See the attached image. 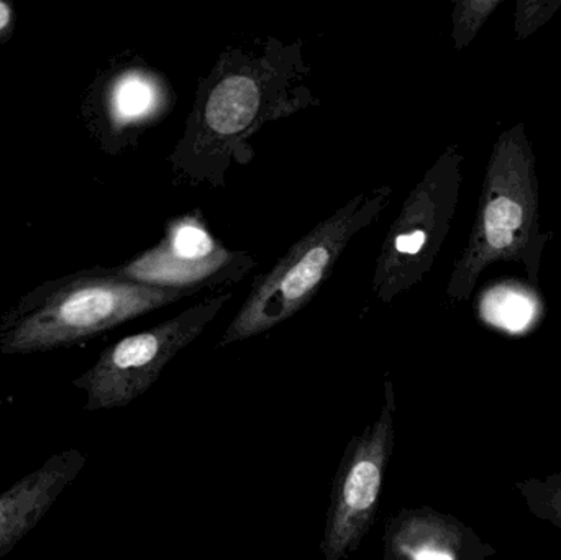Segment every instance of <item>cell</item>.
I'll use <instances>...</instances> for the list:
<instances>
[{
	"label": "cell",
	"mask_w": 561,
	"mask_h": 560,
	"mask_svg": "<svg viewBox=\"0 0 561 560\" xmlns=\"http://www.w3.org/2000/svg\"><path fill=\"white\" fill-rule=\"evenodd\" d=\"M394 391L391 381L386 380L385 404L378 420L353 437L333 479L325 532L320 542L325 560L348 558L375 525L394 447Z\"/></svg>",
	"instance_id": "obj_7"
},
{
	"label": "cell",
	"mask_w": 561,
	"mask_h": 560,
	"mask_svg": "<svg viewBox=\"0 0 561 560\" xmlns=\"http://www.w3.org/2000/svg\"><path fill=\"white\" fill-rule=\"evenodd\" d=\"M501 3L503 0H460V2L454 3L451 38H454L457 52H463L467 46L471 45L474 36L483 28L484 23Z\"/></svg>",
	"instance_id": "obj_13"
},
{
	"label": "cell",
	"mask_w": 561,
	"mask_h": 560,
	"mask_svg": "<svg viewBox=\"0 0 561 560\" xmlns=\"http://www.w3.org/2000/svg\"><path fill=\"white\" fill-rule=\"evenodd\" d=\"M385 558L392 560H488L494 549L454 516L428 506L402 510L386 525Z\"/></svg>",
	"instance_id": "obj_9"
},
{
	"label": "cell",
	"mask_w": 561,
	"mask_h": 560,
	"mask_svg": "<svg viewBox=\"0 0 561 560\" xmlns=\"http://www.w3.org/2000/svg\"><path fill=\"white\" fill-rule=\"evenodd\" d=\"M300 46L270 38L260 49L220 53L199 81L183 137L170 155L181 181L224 186L232 163H249L250 140L268 122L319 102L307 88L310 68Z\"/></svg>",
	"instance_id": "obj_1"
},
{
	"label": "cell",
	"mask_w": 561,
	"mask_h": 560,
	"mask_svg": "<svg viewBox=\"0 0 561 560\" xmlns=\"http://www.w3.org/2000/svg\"><path fill=\"white\" fill-rule=\"evenodd\" d=\"M170 91L161 76L148 68H127L108 82L105 114L114 130L144 127L164 115Z\"/></svg>",
	"instance_id": "obj_11"
},
{
	"label": "cell",
	"mask_w": 561,
	"mask_h": 560,
	"mask_svg": "<svg viewBox=\"0 0 561 560\" xmlns=\"http://www.w3.org/2000/svg\"><path fill=\"white\" fill-rule=\"evenodd\" d=\"M561 9V0H519L514 15V36L527 39Z\"/></svg>",
	"instance_id": "obj_14"
},
{
	"label": "cell",
	"mask_w": 561,
	"mask_h": 560,
	"mask_svg": "<svg viewBox=\"0 0 561 560\" xmlns=\"http://www.w3.org/2000/svg\"><path fill=\"white\" fill-rule=\"evenodd\" d=\"M463 163L460 148L450 145L402 204L373 272L371 289L378 301L391 305L431 273L457 213Z\"/></svg>",
	"instance_id": "obj_5"
},
{
	"label": "cell",
	"mask_w": 561,
	"mask_h": 560,
	"mask_svg": "<svg viewBox=\"0 0 561 560\" xmlns=\"http://www.w3.org/2000/svg\"><path fill=\"white\" fill-rule=\"evenodd\" d=\"M385 560H392V559L385 558Z\"/></svg>",
	"instance_id": "obj_16"
},
{
	"label": "cell",
	"mask_w": 561,
	"mask_h": 560,
	"mask_svg": "<svg viewBox=\"0 0 561 560\" xmlns=\"http://www.w3.org/2000/svg\"><path fill=\"white\" fill-rule=\"evenodd\" d=\"M516 489L533 515L561 528V473L524 480L516 483Z\"/></svg>",
	"instance_id": "obj_12"
},
{
	"label": "cell",
	"mask_w": 561,
	"mask_h": 560,
	"mask_svg": "<svg viewBox=\"0 0 561 560\" xmlns=\"http://www.w3.org/2000/svg\"><path fill=\"white\" fill-rule=\"evenodd\" d=\"M85 462L88 456L78 449L53 454L0 493V559L38 526L61 493L78 479Z\"/></svg>",
	"instance_id": "obj_10"
},
{
	"label": "cell",
	"mask_w": 561,
	"mask_h": 560,
	"mask_svg": "<svg viewBox=\"0 0 561 560\" xmlns=\"http://www.w3.org/2000/svg\"><path fill=\"white\" fill-rule=\"evenodd\" d=\"M255 265L250 253L224 247L203 216L191 213L168 220L163 239L147 252L115 268L99 270L125 282L196 295L201 289L236 285Z\"/></svg>",
	"instance_id": "obj_8"
},
{
	"label": "cell",
	"mask_w": 561,
	"mask_h": 560,
	"mask_svg": "<svg viewBox=\"0 0 561 560\" xmlns=\"http://www.w3.org/2000/svg\"><path fill=\"white\" fill-rule=\"evenodd\" d=\"M15 22V7L7 0H0V43H7L12 38Z\"/></svg>",
	"instance_id": "obj_15"
},
{
	"label": "cell",
	"mask_w": 561,
	"mask_h": 560,
	"mask_svg": "<svg viewBox=\"0 0 561 560\" xmlns=\"http://www.w3.org/2000/svg\"><path fill=\"white\" fill-rule=\"evenodd\" d=\"M232 296L230 292L210 296L176 318L105 348L98 362L72 381L85 393L84 410L94 413L128 407L147 393L164 367L206 331Z\"/></svg>",
	"instance_id": "obj_6"
},
{
	"label": "cell",
	"mask_w": 561,
	"mask_h": 560,
	"mask_svg": "<svg viewBox=\"0 0 561 560\" xmlns=\"http://www.w3.org/2000/svg\"><path fill=\"white\" fill-rule=\"evenodd\" d=\"M391 199L389 184L358 194L290 245L272 270L253 282L219 347L272 331L306 308L332 275L353 237L376 222Z\"/></svg>",
	"instance_id": "obj_4"
},
{
	"label": "cell",
	"mask_w": 561,
	"mask_h": 560,
	"mask_svg": "<svg viewBox=\"0 0 561 560\" xmlns=\"http://www.w3.org/2000/svg\"><path fill=\"white\" fill-rule=\"evenodd\" d=\"M553 232L540 227V183L537 158L526 122L501 132L484 170L477 217L463 252L455 262L447 298L467 302L484 270L517 263L539 286L543 250Z\"/></svg>",
	"instance_id": "obj_2"
},
{
	"label": "cell",
	"mask_w": 561,
	"mask_h": 560,
	"mask_svg": "<svg viewBox=\"0 0 561 560\" xmlns=\"http://www.w3.org/2000/svg\"><path fill=\"white\" fill-rule=\"evenodd\" d=\"M193 295L125 282L99 268L79 273L48 283L20 302L0 328V354L69 347Z\"/></svg>",
	"instance_id": "obj_3"
}]
</instances>
